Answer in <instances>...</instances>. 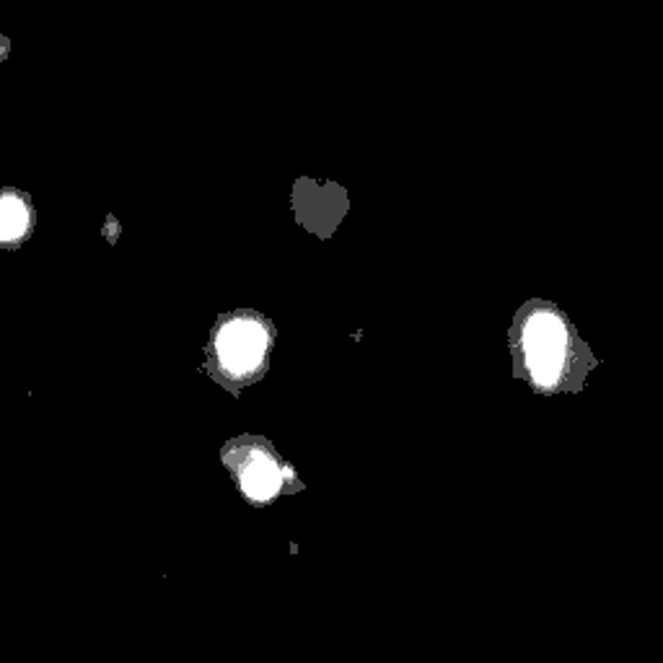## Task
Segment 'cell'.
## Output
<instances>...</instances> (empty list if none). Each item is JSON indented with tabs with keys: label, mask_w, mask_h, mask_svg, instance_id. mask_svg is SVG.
I'll return each mask as SVG.
<instances>
[{
	"label": "cell",
	"mask_w": 663,
	"mask_h": 663,
	"mask_svg": "<svg viewBox=\"0 0 663 663\" xmlns=\"http://www.w3.org/2000/svg\"><path fill=\"white\" fill-rule=\"evenodd\" d=\"M280 472L270 459H254L244 472V490L254 500H267L278 490Z\"/></svg>",
	"instance_id": "cell-3"
},
{
	"label": "cell",
	"mask_w": 663,
	"mask_h": 663,
	"mask_svg": "<svg viewBox=\"0 0 663 663\" xmlns=\"http://www.w3.org/2000/svg\"><path fill=\"white\" fill-rule=\"evenodd\" d=\"M526 358H528V368L534 371V379H537L541 386L554 384L562 364V350H552V347H534V350H526Z\"/></svg>",
	"instance_id": "cell-4"
},
{
	"label": "cell",
	"mask_w": 663,
	"mask_h": 663,
	"mask_svg": "<svg viewBox=\"0 0 663 663\" xmlns=\"http://www.w3.org/2000/svg\"><path fill=\"white\" fill-rule=\"evenodd\" d=\"M267 345L265 330L254 321H233L220 332L218 353L224 366L233 373H244L259 364Z\"/></svg>",
	"instance_id": "cell-1"
},
{
	"label": "cell",
	"mask_w": 663,
	"mask_h": 663,
	"mask_svg": "<svg viewBox=\"0 0 663 663\" xmlns=\"http://www.w3.org/2000/svg\"><path fill=\"white\" fill-rule=\"evenodd\" d=\"M24 226H26V213L22 203H16V200H3V203H0V239L11 241L22 237Z\"/></svg>",
	"instance_id": "cell-5"
},
{
	"label": "cell",
	"mask_w": 663,
	"mask_h": 663,
	"mask_svg": "<svg viewBox=\"0 0 663 663\" xmlns=\"http://www.w3.org/2000/svg\"><path fill=\"white\" fill-rule=\"evenodd\" d=\"M524 345L526 350H534V347L565 350V327H562L552 314H534L526 324Z\"/></svg>",
	"instance_id": "cell-2"
}]
</instances>
